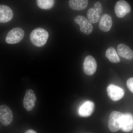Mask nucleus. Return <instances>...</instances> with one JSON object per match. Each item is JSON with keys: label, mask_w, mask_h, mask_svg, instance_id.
<instances>
[{"label": "nucleus", "mask_w": 133, "mask_h": 133, "mask_svg": "<svg viewBox=\"0 0 133 133\" xmlns=\"http://www.w3.org/2000/svg\"><path fill=\"white\" fill-rule=\"evenodd\" d=\"M127 85L129 90L133 93V77L129 79L127 81Z\"/></svg>", "instance_id": "19"}, {"label": "nucleus", "mask_w": 133, "mask_h": 133, "mask_svg": "<svg viewBox=\"0 0 133 133\" xmlns=\"http://www.w3.org/2000/svg\"><path fill=\"white\" fill-rule=\"evenodd\" d=\"M114 10L117 17L119 18H123L131 12V6L126 1L120 0L115 4Z\"/></svg>", "instance_id": "5"}, {"label": "nucleus", "mask_w": 133, "mask_h": 133, "mask_svg": "<svg viewBox=\"0 0 133 133\" xmlns=\"http://www.w3.org/2000/svg\"><path fill=\"white\" fill-rule=\"evenodd\" d=\"M99 26L100 29L104 32L109 31L112 24L111 17L107 14L102 15L99 19Z\"/></svg>", "instance_id": "12"}, {"label": "nucleus", "mask_w": 133, "mask_h": 133, "mask_svg": "<svg viewBox=\"0 0 133 133\" xmlns=\"http://www.w3.org/2000/svg\"><path fill=\"white\" fill-rule=\"evenodd\" d=\"M105 56L110 62L113 63H117L120 62L115 49L113 47H110L108 49L106 52Z\"/></svg>", "instance_id": "17"}, {"label": "nucleus", "mask_w": 133, "mask_h": 133, "mask_svg": "<svg viewBox=\"0 0 133 133\" xmlns=\"http://www.w3.org/2000/svg\"><path fill=\"white\" fill-rule=\"evenodd\" d=\"M24 133H37L34 130H32V129H29L28 131H26Z\"/></svg>", "instance_id": "20"}, {"label": "nucleus", "mask_w": 133, "mask_h": 133, "mask_svg": "<svg viewBox=\"0 0 133 133\" xmlns=\"http://www.w3.org/2000/svg\"><path fill=\"white\" fill-rule=\"evenodd\" d=\"M74 21L79 25L80 31L86 35H90L92 32L93 27L91 23L84 16H77L74 18Z\"/></svg>", "instance_id": "6"}, {"label": "nucleus", "mask_w": 133, "mask_h": 133, "mask_svg": "<svg viewBox=\"0 0 133 133\" xmlns=\"http://www.w3.org/2000/svg\"><path fill=\"white\" fill-rule=\"evenodd\" d=\"M118 53L121 57L131 60L133 58V51L127 45L121 44L117 47Z\"/></svg>", "instance_id": "15"}, {"label": "nucleus", "mask_w": 133, "mask_h": 133, "mask_svg": "<svg viewBox=\"0 0 133 133\" xmlns=\"http://www.w3.org/2000/svg\"><path fill=\"white\" fill-rule=\"evenodd\" d=\"M97 63L92 56H87L85 58L83 63V68L84 72L86 75L92 76L97 70Z\"/></svg>", "instance_id": "8"}, {"label": "nucleus", "mask_w": 133, "mask_h": 133, "mask_svg": "<svg viewBox=\"0 0 133 133\" xmlns=\"http://www.w3.org/2000/svg\"><path fill=\"white\" fill-rule=\"evenodd\" d=\"M49 33L44 29L37 28L35 29L30 35V39L34 45L38 47L44 46L49 38Z\"/></svg>", "instance_id": "1"}, {"label": "nucleus", "mask_w": 133, "mask_h": 133, "mask_svg": "<svg viewBox=\"0 0 133 133\" xmlns=\"http://www.w3.org/2000/svg\"><path fill=\"white\" fill-rule=\"evenodd\" d=\"M94 109V103L90 101H87L84 102L79 108V115L81 117H88L92 114Z\"/></svg>", "instance_id": "11"}, {"label": "nucleus", "mask_w": 133, "mask_h": 133, "mask_svg": "<svg viewBox=\"0 0 133 133\" xmlns=\"http://www.w3.org/2000/svg\"><path fill=\"white\" fill-rule=\"evenodd\" d=\"M13 17V11L9 7L0 5V23L8 22L11 21Z\"/></svg>", "instance_id": "13"}, {"label": "nucleus", "mask_w": 133, "mask_h": 133, "mask_svg": "<svg viewBox=\"0 0 133 133\" xmlns=\"http://www.w3.org/2000/svg\"><path fill=\"white\" fill-rule=\"evenodd\" d=\"M13 114L8 107L3 105L0 106V122L3 125H9L12 123Z\"/></svg>", "instance_id": "7"}, {"label": "nucleus", "mask_w": 133, "mask_h": 133, "mask_svg": "<svg viewBox=\"0 0 133 133\" xmlns=\"http://www.w3.org/2000/svg\"><path fill=\"white\" fill-rule=\"evenodd\" d=\"M88 2V0H70L69 5L71 9L80 11L87 7Z\"/></svg>", "instance_id": "16"}, {"label": "nucleus", "mask_w": 133, "mask_h": 133, "mask_svg": "<svg viewBox=\"0 0 133 133\" xmlns=\"http://www.w3.org/2000/svg\"><path fill=\"white\" fill-rule=\"evenodd\" d=\"M107 91L108 97L113 101L121 99L125 94L124 90L122 88L113 84L108 85Z\"/></svg>", "instance_id": "9"}, {"label": "nucleus", "mask_w": 133, "mask_h": 133, "mask_svg": "<svg viewBox=\"0 0 133 133\" xmlns=\"http://www.w3.org/2000/svg\"><path fill=\"white\" fill-rule=\"evenodd\" d=\"M24 31L19 28L12 29L8 33L6 42L9 44H15L21 42L24 36Z\"/></svg>", "instance_id": "4"}, {"label": "nucleus", "mask_w": 133, "mask_h": 133, "mask_svg": "<svg viewBox=\"0 0 133 133\" xmlns=\"http://www.w3.org/2000/svg\"><path fill=\"white\" fill-rule=\"evenodd\" d=\"M123 115V114L117 111L111 112L109 116L108 124L110 131L115 132L121 129Z\"/></svg>", "instance_id": "2"}, {"label": "nucleus", "mask_w": 133, "mask_h": 133, "mask_svg": "<svg viewBox=\"0 0 133 133\" xmlns=\"http://www.w3.org/2000/svg\"><path fill=\"white\" fill-rule=\"evenodd\" d=\"M36 101V97L34 91L29 89L26 91L23 100V106L27 111H30L34 107Z\"/></svg>", "instance_id": "10"}, {"label": "nucleus", "mask_w": 133, "mask_h": 133, "mask_svg": "<svg viewBox=\"0 0 133 133\" xmlns=\"http://www.w3.org/2000/svg\"><path fill=\"white\" fill-rule=\"evenodd\" d=\"M133 129V116L130 113L124 114L121 129L125 132H129Z\"/></svg>", "instance_id": "14"}, {"label": "nucleus", "mask_w": 133, "mask_h": 133, "mask_svg": "<svg viewBox=\"0 0 133 133\" xmlns=\"http://www.w3.org/2000/svg\"><path fill=\"white\" fill-rule=\"evenodd\" d=\"M102 11L103 7L102 4L98 1L94 3L93 7L88 9L87 16L88 20L91 23H97L99 21Z\"/></svg>", "instance_id": "3"}, {"label": "nucleus", "mask_w": 133, "mask_h": 133, "mask_svg": "<svg viewBox=\"0 0 133 133\" xmlns=\"http://www.w3.org/2000/svg\"><path fill=\"white\" fill-rule=\"evenodd\" d=\"M37 6L44 10H49L53 7L55 3V0H36Z\"/></svg>", "instance_id": "18"}]
</instances>
